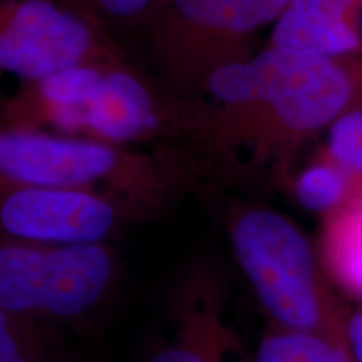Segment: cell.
I'll return each instance as SVG.
<instances>
[{"mask_svg": "<svg viewBox=\"0 0 362 362\" xmlns=\"http://www.w3.org/2000/svg\"><path fill=\"white\" fill-rule=\"evenodd\" d=\"M317 250L342 297L362 300V185L346 205L322 218Z\"/></svg>", "mask_w": 362, "mask_h": 362, "instance_id": "obj_12", "label": "cell"}, {"mask_svg": "<svg viewBox=\"0 0 362 362\" xmlns=\"http://www.w3.org/2000/svg\"><path fill=\"white\" fill-rule=\"evenodd\" d=\"M111 64L116 62L71 67L47 78L22 83L17 94L2 103L0 128L74 136L79 110L88 103L103 72Z\"/></svg>", "mask_w": 362, "mask_h": 362, "instance_id": "obj_10", "label": "cell"}, {"mask_svg": "<svg viewBox=\"0 0 362 362\" xmlns=\"http://www.w3.org/2000/svg\"><path fill=\"white\" fill-rule=\"evenodd\" d=\"M111 200L78 189L44 187L0 173V238L16 242L111 243L128 225Z\"/></svg>", "mask_w": 362, "mask_h": 362, "instance_id": "obj_7", "label": "cell"}, {"mask_svg": "<svg viewBox=\"0 0 362 362\" xmlns=\"http://www.w3.org/2000/svg\"><path fill=\"white\" fill-rule=\"evenodd\" d=\"M342 341L351 362H362V300L347 309Z\"/></svg>", "mask_w": 362, "mask_h": 362, "instance_id": "obj_18", "label": "cell"}, {"mask_svg": "<svg viewBox=\"0 0 362 362\" xmlns=\"http://www.w3.org/2000/svg\"><path fill=\"white\" fill-rule=\"evenodd\" d=\"M103 22L143 25L158 0H71Z\"/></svg>", "mask_w": 362, "mask_h": 362, "instance_id": "obj_17", "label": "cell"}, {"mask_svg": "<svg viewBox=\"0 0 362 362\" xmlns=\"http://www.w3.org/2000/svg\"><path fill=\"white\" fill-rule=\"evenodd\" d=\"M288 2L158 0L143 30L161 93L173 103L192 101L215 69L248 57V40L275 24Z\"/></svg>", "mask_w": 362, "mask_h": 362, "instance_id": "obj_4", "label": "cell"}, {"mask_svg": "<svg viewBox=\"0 0 362 362\" xmlns=\"http://www.w3.org/2000/svg\"><path fill=\"white\" fill-rule=\"evenodd\" d=\"M322 155L362 181V107L344 111L329 126Z\"/></svg>", "mask_w": 362, "mask_h": 362, "instance_id": "obj_16", "label": "cell"}, {"mask_svg": "<svg viewBox=\"0 0 362 362\" xmlns=\"http://www.w3.org/2000/svg\"><path fill=\"white\" fill-rule=\"evenodd\" d=\"M126 61L106 27L71 0H0V74L22 83Z\"/></svg>", "mask_w": 362, "mask_h": 362, "instance_id": "obj_5", "label": "cell"}, {"mask_svg": "<svg viewBox=\"0 0 362 362\" xmlns=\"http://www.w3.org/2000/svg\"><path fill=\"white\" fill-rule=\"evenodd\" d=\"M252 362H351V359L342 339L269 325L253 351Z\"/></svg>", "mask_w": 362, "mask_h": 362, "instance_id": "obj_15", "label": "cell"}, {"mask_svg": "<svg viewBox=\"0 0 362 362\" xmlns=\"http://www.w3.org/2000/svg\"><path fill=\"white\" fill-rule=\"evenodd\" d=\"M170 337L156 341L144 362H252L226 319L228 292L211 264L198 262L170 292Z\"/></svg>", "mask_w": 362, "mask_h": 362, "instance_id": "obj_8", "label": "cell"}, {"mask_svg": "<svg viewBox=\"0 0 362 362\" xmlns=\"http://www.w3.org/2000/svg\"><path fill=\"white\" fill-rule=\"evenodd\" d=\"M123 260L112 243L0 238V307L61 332L89 329L115 302Z\"/></svg>", "mask_w": 362, "mask_h": 362, "instance_id": "obj_3", "label": "cell"}, {"mask_svg": "<svg viewBox=\"0 0 362 362\" xmlns=\"http://www.w3.org/2000/svg\"><path fill=\"white\" fill-rule=\"evenodd\" d=\"M225 226L269 325L342 339L349 305L330 282L317 243L300 226L259 203L230 206Z\"/></svg>", "mask_w": 362, "mask_h": 362, "instance_id": "obj_2", "label": "cell"}, {"mask_svg": "<svg viewBox=\"0 0 362 362\" xmlns=\"http://www.w3.org/2000/svg\"><path fill=\"white\" fill-rule=\"evenodd\" d=\"M175 117V103L123 61L103 72L79 110L74 136L128 146L161 136L171 138Z\"/></svg>", "mask_w": 362, "mask_h": 362, "instance_id": "obj_9", "label": "cell"}, {"mask_svg": "<svg viewBox=\"0 0 362 362\" xmlns=\"http://www.w3.org/2000/svg\"><path fill=\"white\" fill-rule=\"evenodd\" d=\"M0 173L44 187L107 198L129 223L166 214L200 185L173 148L139 151L49 131L0 128Z\"/></svg>", "mask_w": 362, "mask_h": 362, "instance_id": "obj_1", "label": "cell"}, {"mask_svg": "<svg viewBox=\"0 0 362 362\" xmlns=\"http://www.w3.org/2000/svg\"><path fill=\"white\" fill-rule=\"evenodd\" d=\"M245 61L253 84L274 104L296 151L346 111L352 86L336 59L269 45Z\"/></svg>", "mask_w": 362, "mask_h": 362, "instance_id": "obj_6", "label": "cell"}, {"mask_svg": "<svg viewBox=\"0 0 362 362\" xmlns=\"http://www.w3.org/2000/svg\"><path fill=\"white\" fill-rule=\"evenodd\" d=\"M361 185L362 181L324 155L312 161L292 180L297 202L305 210L322 218L346 205Z\"/></svg>", "mask_w": 362, "mask_h": 362, "instance_id": "obj_14", "label": "cell"}, {"mask_svg": "<svg viewBox=\"0 0 362 362\" xmlns=\"http://www.w3.org/2000/svg\"><path fill=\"white\" fill-rule=\"evenodd\" d=\"M64 332L13 315L0 307V362H78Z\"/></svg>", "mask_w": 362, "mask_h": 362, "instance_id": "obj_13", "label": "cell"}, {"mask_svg": "<svg viewBox=\"0 0 362 362\" xmlns=\"http://www.w3.org/2000/svg\"><path fill=\"white\" fill-rule=\"evenodd\" d=\"M357 0H291L275 21L272 47L336 59L359 49L352 27Z\"/></svg>", "mask_w": 362, "mask_h": 362, "instance_id": "obj_11", "label": "cell"}]
</instances>
